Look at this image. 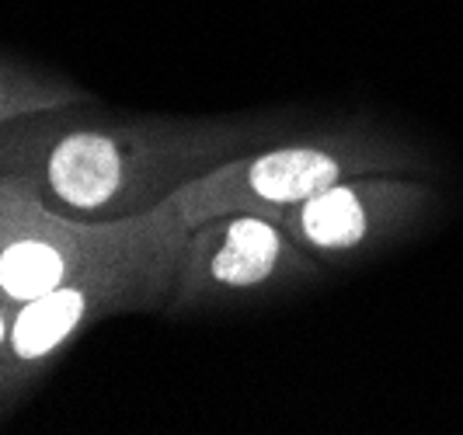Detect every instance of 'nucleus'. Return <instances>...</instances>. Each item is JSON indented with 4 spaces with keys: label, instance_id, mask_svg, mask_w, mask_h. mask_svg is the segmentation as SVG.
<instances>
[{
    "label": "nucleus",
    "instance_id": "nucleus-1",
    "mask_svg": "<svg viewBox=\"0 0 463 435\" xmlns=\"http://www.w3.org/2000/svg\"><path fill=\"white\" fill-rule=\"evenodd\" d=\"M63 105L0 122V178L73 220H137L206 171L293 133L286 118L91 115Z\"/></svg>",
    "mask_w": 463,
    "mask_h": 435
},
{
    "label": "nucleus",
    "instance_id": "nucleus-2",
    "mask_svg": "<svg viewBox=\"0 0 463 435\" xmlns=\"http://www.w3.org/2000/svg\"><path fill=\"white\" fill-rule=\"evenodd\" d=\"M421 154L411 143L373 126H331L286 133L258 150L188 182L167 206L188 230L223 213H261L297 206L327 184L355 175H418Z\"/></svg>",
    "mask_w": 463,
    "mask_h": 435
},
{
    "label": "nucleus",
    "instance_id": "nucleus-3",
    "mask_svg": "<svg viewBox=\"0 0 463 435\" xmlns=\"http://www.w3.org/2000/svg\"><path fill=\"white\" fill-rule=\"evenodd\" d=\"M188 227L171 206L137 220H73L32 188L0 178V297L14 307L137 254L182 241Z\"/></svg>",
    "mask_w": 463,
    "mask_h": 435
},
{
    "label": "nucleus",
    "instance_id": "nucleus-4",
    "mask_svg": "<svg viewBox=\"0 0 463 435\" xmlns=\"http://www.w3.org/2000/svg\"><path fill=\"white\" fill-rule=\"evenodd\" d=\"M185 241V237H182ZM182 241L137 254L18 307L7 345L0 348V418L11 414L28 390L63 359L70 345L94 324L122 314H164Z\"/></svg>",
    "mask_w": 463,
    "mask_h": 435
},
{
    "label": "nucleus",
    "instance_id": "nucleus-5",
    "mask_svg": "<svg viewBox=\"0 0 463 435\" xmlns=\"http://www.w3.org/2000/svg\"><path fill=\"white\" fill-rule=\"evenodd\" d=\"M321 275V261L307 254L261 213H223L185 233L175 286L164 317H188L244 299L300 289Z\"/></svg>",
    "mask_w": 463,
    "mask_h": 435
},
{
    "label": "nucleus",
    "instance_id": "nucleus-6",
    "mask_svg": "<svg viewBox=\"0 0 463 435\" xmlns=\"http://www.w3.org/2000/svg\"><path fill=\"white\" fill-rule=\"evenodd\" d=\"M432 206L436 192L418 175H355L297 206L279 209L269 220L325 265L352 261L401 241Z\"/></svg>",
    "mask_w": 463,
    "mask_h": 435
},
{
    "label": "nucleus",
    "instance_id": "nucleus-7",
    "mask_svg": "<svg viewBox=\"0 0 463 435\" xmlns=\"http://www.w3.org/2000/svg\"><path fill=\"white\" fill-rule=\"evenodd\" d=\"M80 101H91V94L70 84L67 77H56L39 67L18 63L11 56H0V122L46 112V109L80 105Z\"/></svg>",
    "mask_w": 463,
    "mask_h": 435
},
{
    "label": "nucleus",
    "instance_id": "nucleus-8",
    "mask_svg": "<svg viewBox=\"0 0 463 435\" xmlns=\"http://www.w3.org/2000/svg\"><path fill=\"white\" fill-rule=\"evenodd\" d=\"M14 314H18V307H14V303H7V299L0 297V348L7 345V335H11V324H14Z\"/></svg>",
    "mask_w": 463,
    "mask_h": 435
}]
</instances>
